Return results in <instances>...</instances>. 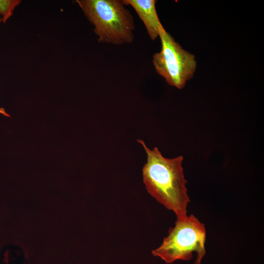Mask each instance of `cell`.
Returning <instances> with one entry per match:
<instances>
[{
	"mask_svg": "<svg viewBox=\"0 0 264 264\" xmlns=\"http://www.w3.org/2000/svg\"><path fill=\"white\" fill-rule=\"evenodd\" d=\"M146 154L147 161L142 168L144 184L148 192L176 217L187 215L190 202L182 162V156L169 158L162 155L157 147L151 150L145 142L137 140Z\"/></svg>",
	"mask_w": 264,
	"mask_h": 264,
	"instance_id": "1",
	"label": "cell"
},
{
	"mask_svg": "<svg viewBox=\"0 0 264 264\" xmlns=\"http://www.w3.org/2000/svg\"><path fill=\"white\" fill-rule=\"evenodd\" d=\"M94 25L98 42L121 45L134 39V20L123 0H76Z\"/></svg>",
	"mask_w": 264,
	"mask_h": 264,
	"instance_id": "2",
	"label": "cell"
},
{
	"mask_svg": "<svg viewBox=\"0 0 264 264\" xmlns=\"http://www.w3.org/2000/svg\"><path fill=\"white\" fill-rule=\"evenodd\" d=\"M175 226L168 231L162 244L152 253L167 264L178 260L189 261L196 252L194 264H200L205 254L206 229L193 214L176 217Z\"/></svg>",
	"mask_w": 264,
	"mask_h": 264,
	"instance_id": "3",
	"label": "cell"
},
{
	"mask_svg": "<svg viewBox=\"0 0 264 264\" xmlns=\"http://www.w3.org/2000/svg\"><path fill=\"white\" fill-rule=\"evenodd\" d=\"M159 37L161 49L153 56L155 69L169 85L182 89L195 72V56L184 50L164 27Z\"/></svg>",
	"mask_w": 264,
	"mask_h": 264,
	"instance_id": "4",
	"label": "cell"
},
{
	"mask_svg": "<svg viewBox=\"0 0 264 264\" xmlns=\"http://www.w3.org/2000/svg\"><path fill=\"white\" fill-rule=\"evenodd\" d=\"M125 5H131L144 24L147 33L152 40L158 36L163 28L158 18L155 0H123Z\"/></svg>",
	"mask_w": 264,
	"mask_h": 264,
	"instance_id": "5",
	"label": "cell"
},
{
	"mask_svg": "<svg viewBox=\"0 0 264 264\" xmlns=\"http://www.w3.org/2000/svg\"><path fill=\"white\" fill-rule=\"evenodd\" d=\"M21 2L20 0H0V15L2 16L3 22L12 15L14 9Z\"/></svg>",
	"mask_w": 264,
	"mask_h": 264,
	"instance_id": "6",
	"label": "cell"
},
{
	"mask_svg": "<svg viewBox=\"0 0 264 264\" xmlns=\"http://www.w3.org/2000/svg\"><path fill=\"white\" fill-rule=\"evenodd\" d=\"M0 114H2L4 116L6 117H10V115L6 113L4 109L2 108H0Z\"/></svg>",
	"mask_w": 264,
	"mask_h": 264,
	"instance_id": "7",
	"label": "cell"
},
{
	"mask_svg": "<svg viewBox=\"0 0 264 264\" xmlns=\"http://www.w3.org/2000/svg\"><path fill=\"white\" fill-rule=\"evenodd\" d=\"M1 21H2V19H1V18H0V22Z\"/></svg>",
	"mask_w": 264,
	"mask_h": 264,
	"instance_id": "8",
	"label": "cell"
}]
</instances>
